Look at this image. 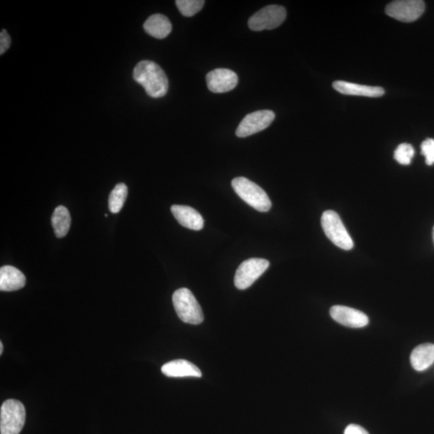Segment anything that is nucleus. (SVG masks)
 I'll return each instance as SVG.
<instances>
[{
  "label": "nucleus",
  "mask_w": 434,
  "mask_h": 434,
  "mask_svg": "<svg viewBox=\"0 0 434 434\" xmlns=\"http://www.w3.org/2000/svg\"><path fill=\"white\" fill-rule=\"evenodd\" d=\"M133 79L140 84L150 97L162 98L169 91V79L164 71L151 60H142L133 69Z\"/></svg>",
  "instance_id": "f257e3e1"
},
{
  "label": "nucleus",
  "mask_w": 434,
  "mask_h": 434,
  "mask_svg": "<svg viewBox=\"0 0 434 434\" xmlns=\"http://www.w3.org/2000/svg\"><path fill=\"white\" fill-rule=\"evenodd\" d=\"M172 303L179 318L186 324L198 325L204 321V314L193 294L187 288L177 289Z\"/></svg>",
  "instance_id": "f03ea898"
},
{
  "label": "nucleus",
  "mask_w": 434,
  "mask_h": 434,
  "mask_svg": "<svg viewBox=\"0 0 434 434\" xmlns=\"http://www.w3.org/2000/svg\"><path fill=\"white\" fill-rule=\"evenodd\" d=\"M233 190L244 202L259 211H268L271 209V202L268 195L263 188L244 177H237L232 181Z\"/></svg>",
  "instance_id": "7ed1b4c3"
},
{
  "label": "nucleus",
  "mask_w": 434,
  "mask_h": 434,
  "mask_svg": "<svg viewBox=\"0 0 434 434\" xmlns=\"http://www.w3.org/2000/svg\"><path fill=\"white\" fill-rule=\"evenodd\" d=\"M322 230L329 240L343 250L352 249L354 243L345 228L341 216L332 210L325 211L321 218Z\"/></svg>",
  "instance_id": "20e7f679"
},
{
  "label": "nucleus",
  "mask_w": 434,
  "mask_h": 434,
  "mask_svg": "<svg viewBox=\"0 0 434 434\" xmlns=\"http://www.w3.org/2000/svg\"><path fill=\"white\" fill-rule=\"evenodd\" d=\"M25 405L18 400H7L0 410V433L19 434L25 426Z\"/></svg>",
  "instance_id": "39448f33"
},
{
  "label": "nucleus",
  "mask_w": 434,
  "mask_h": 434,
  "mask_svg": "<svg viewBox=\"0 0 434 434\" xmlns=\"http://www.w3.org/2000/svg\"><path fill=\"white\" fill-rule=\"evenodd\" d=\"M287 18V10L280 5H270L258 11L249 20L252 31L272 30L280 27Z\"/></svg>",
  "instance_id": "423d86ee"
},
{
  "label": "nucleus",
  "mask_w": 434,
  "mask_h": 434,
  "mask_svg": "<svg viewBox=\"0 0 434 434\" xmlns=\"http://www.w3.org/2000/svg\"><path fill=\"white\" fill-rule=\"evenodd\" d=\"M269 266L270 261L263 258H250L243 261L236 271L235 277L236 287L238 289H246L251 287Z\"/></svg>",
  "instance_id": "0eeeda50"
},
{
  "label": "nucleus",
  "mask_w": 434,
  "mask_h": 434,
  "mask_svg": "<svg viewBox=\"0 0 434 434\" xmlns=\"http://www.w3.org/2000/svg\"><path fill=\"white\" fill-rule=\"evenodd\" d=\"M425 8V2L421 0H397L389 4L386 12L392 18L409 23L419 19Z\"/></svg>",
  "instance_id": "6e6552de"
},
{
  "label": "nucleus",
  "mask_w": 434,
  "mask_h": 434,
  "mask_svg": "<svg viewBox=\"0 0 434 434\" xmlns=\"http://www.w3.org/2000/svg\"><path fill=\"white\" fill-rule=\"evenodd\" d=\"M275 119L271 110H259L244 117L239 124L236 135L239 138H246L266 129Z\"/></svg>",
  "instance_id": "1a4fd4ad"
},
{
  "label": "nucleus",
  "mask_w": 434,
  "mask_h": 434,
  "mask_svg": "<svg viewBox=\"0 0 434 434\" xmlns=\"http://www.w3.org/2000/svg\"><path fill=\"white\" fill-rule=\"evenodd\" d=\"M209 90L215 93H223L233 90L238 83L236 72L228 69H216L206 76Z\"/></svg>",
  "instance_id": "9d476101"
},
{
  "label": "nucleus",
  "mask_w": 434,
  "mask_h": 434,
  "mask_svg": "<svg viewBox=\"0 0 434 434\" xmlns=\"http://www.w3.org/2000/svg\"><path fill=\"white\" fill-rule=\"evenodd\" d=\"M331 318L345 327L361 328L369 324V317L358 310L334 305L330 310Z\"/></svg>",
  "instance_id": "9b49d317"
},
{
  "label": "nucleus",
  "mask_w": 434,
  "mask_h": 434,
  "mask_svg": "<svg viewBox=\"0 0 434 434\" xmlns=\"http://www.w3.org/2000/svg\"><path fill=\"white\" fill-rule=\"evenodd\" d=\"M171 213L179 223L192 230H202L204 221L202 215L197 210L185 205H173L171 208Z\"/></svg>",
  "instance_id": "f8f14e48"
},
{
  "label": "nucleus",
  "mask_w": 434,
  "mask_h": 434,
  "mask_svg": "<svg viewBox=\"0 0 434 434\" xmlns=\"http://www.w3.org/2000/svg\"><path fill=\"white\" fill-rule=\"evenodd\" d=\"M333 88L344 96L379 98L385 94V90L379 86H369L355 83L336 81L333 83Z\"/></svg>",
  "instance_id": "ddd939ff"
},
{
  "label": "nucleus",
  "mask_w": 434,
  "mask_h": 434,
  "mask_svg": "<svg viewBox=\"0 0 434 434\" xmlns=\"http://www.w3.org/2000/svg\"><path fill=\"white\" fill-rule=\"evenodd\" d=\"M26 277L14 266L4 265L0 269V289L1 291H15L25 287Z\"/></svg>",
  "instance_id": "4468645a"
},
{
  "label": "nucleus",
  "mask_w": 434,
  "mask_h": 434,
  "mask_svg": "<svg viewBox=\"0 0 434 434\" xmlns=\"http://www.w3.org/2000/svg\"><path fill=\"white\" fill-rule=\"evenodd\" d=\"M163 374L169 377H202V372L191 362L185 360H176L169 362L161 369Z\"/></svg>",
  "instance_id": "2eb2a0df"
},
{
  "label": "nucleus",
  "mask_w": 434,
  "mask_h": 434,
  "mask_svg": "<svg viewBox=\"0 0 434 434\" xmlns=\"http://www.w3.org/2000/svg\"><path fill=\"white\" fill-rule=\"evenodd\" d=\"M412 366L416 371H425L434 363V344L424 343L417 346L410 356Z\"/></svg>",
  "instance_id": "dca6fc26"
},
{
  "label": "nucleus",
  "mask_w": 434,
  "mask_h": 434,
  "mask_svg": "<svg viewBox=\"0 0 434 434\" xmlns=\"http://www.w3.org/2000/svg\"><path fill=\"white\" fill-rule=\"evenodd\" d=\"M147 34L157 39H164L172 30L171 23L164 15L155 14L150 16L143 25Z\"/></svg>",
  "instance_id": "f3484780"
},
{
  "label": "nucleus",
  "mask_w": 434,
  "mask_h": 434,
  "mask_svg": "<svg viewBox=\"0 0 434 434\" xmlns=\"http://www.w3.org/2000/svg\"><path fill=\"white\" fill-rule=\"evenodd\" d=\"M51 221L55 235L58 238L65 237L69 232L71 225L69 210L64 206H58L53 211Z\"/></svg>",
  "instance_id": "a211bd4d"
},
{
  "label": "nucleus",
  "mask_w": 434,
  "mask_h": 434,
  "mask_svg": "<svg viewBox=\"0 0 434 434\" xmlns=\"http://www.w3.org/2000/svg\"><path fill=\"white\" fill-rule=\"evenodd\" d=\"M128 188L125 183H118L110 192L108 205L111 213H119L126 202Z\"/></svg>",
  "instance_id": "6ab92c4d"
},
{
  "label": "nucleus",
  "mask_w": 434,
  "mask_h": 434,
  "mask_svg": "<svg viewBox=\"0 0 434 434\" xmlns=\"http://www.w3.org/2000/svg\"><path fill=\"white\" fill-rule=\"evenodd\" d=\"M176 4L183 15L192 18L203 8L205 2L203 0H177Z\"/></svg>",
  "instance_id": "aec40b11"
},
{
  "label": "nucleus",
  "mask_w": 434,
  "mask_h": 434,
  "mask_svg": "<svg viewBox=\"0 0 434 434\" xmlns=\"http://www.w3.org/2000/svg\"><path fill=\"white\" fill-rule=\"evenodd\" d=\"M414 149L412 147V145L408 143L400 144L394 152V159L400 164L409 165L411 164L412 159L414 157Z\"/></svg>",
  "instance_id": "412c9836"
},
{
  "label": "nucleus",
  "mask_w": 434,
  "mask_h": 434,
  "mask_svg": "<svg viewBox=\"0 0 434 434\" xmlns=\"http://www.w3.org/2000/svg\"><path fill=\"white\" fill-rule=\"evenodd\" d=\"M421 154L426 157V163L428 166L434 164V139L427 138L421 143Z\"/></svg>",
  "instance_id": "4be33fe9"
},
{
  "label": "nucleus",
  "mask_w": 434,
  "mask_h": 434,
  "mask_svg": "<svg viewBox=\"0 0 434 434\" xmlns=\"http://www.w3.org/2000/svg\"><path fill=\"white\" fill-rule=\"evenodd\" d=\"M11 46V37L6 30L4 29L0 33V54L7 52Z\"/></svg>",
  "instance_id": "5701e85b"
},
{
  "label": "nucleus",
  "mask_w": 434,
  "mask_h": 434,
  "mask_svg": "<svg viewBox=\"0 0 434 434\" xmlns=\"http://www.w3.org/2000/svg\"><path fill=\"white\" fill-rule=\"evenodd\" d=\"M344 434H369L363 427L358 425L350 424L344 431Z\"/></svg>",
  "instance_id": "b1692460"
},
{
  "label": "nucleus",
  "mask_w": 434,
  "mask_h": 434,
  "mask_svg": "<svg viewBox=\"0 0 434 434\" xmlns=\"http://www.w3.org/2000/svg\"><path fill=\"white\" fill-rule=\"evenodd\" d=\"M4 352V345L2 342H0V355H2Z\"/></svg>",
  "instance_id": "393cba45"
},
{
  "label": "nucleus",
  "mask_w": 434,
  "mask_h": 434,
  "mask_svg": "<svg viewBox=\"0 0 434 434\" xmlns=\"http://www.w3.org/2000/svg\"><path fill=\"white\" fill-rule=\"evenodd\" d=\"M433 242H434V227H433Z\"/></svg>",
  "instance_id": "a878e982"
}]
</instances>
